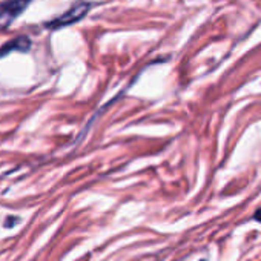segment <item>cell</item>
<instances>
[{"instance_id":"cell-2","label":"cell","mask_w":261,"mask_h":261,"mask_svg":"<svg viewBox=\"0 0 261 261\" xmlns=\"http://www.w3.org/2000/svg\"><path fill=\"white\" fill-rule=\"evenodd\" d=\"M31 0H5L0 4V23L10 25L13 23L30 5Z\"/></svg>"},{"instance_id":"cell-4","label":"cell","mask_w":261,"mask_h":261,"mask_svg":"<svg viewBox=\"0 0 261 261\" xmlns=\"http://www.w3.org/2000/svg\"><path fill=\"white\" fill-rule=\"evenodd\" d=\"M255 218H256L258 221H261V209H259V211H258V212L255 214Z\"/></svg>"},{"instance_id":"cell-3","label":"cell","mask_w":261,"mask_h":261,"mask_svg":"<svg viewBox=\"0 0 261 261\" xmlns=\"http://www.w3.org/2000/svg\"><path fill=\"white\" fill-rule=\"evenodd\" d=\"M30 46H31V42L27 37H17L2 48V51H0V57H4L7 53H11V51H23L25 53L30 49Z\"/></svg>"},{"instance_id":"cell-1","label":"cell","mask_w":261,"mask_h":261,"mask_svg":"<svg viewBox=\"0 0 261 261\" xmlns=\"http://www.w3.org/2000/svg\"><path fill=\"white\" fill-rule=\"evenodd\" d=\"M91 5L89 4H85V2H80L77 5H74L72 8H69V11H66L65 14H62L60 17L54 19L53 22L46 23V28H51V30H57V28H62V27H68V25H72L75 22H79L80 19L85 17V14L89 11Z\"/></svg>"}]
</instances>
